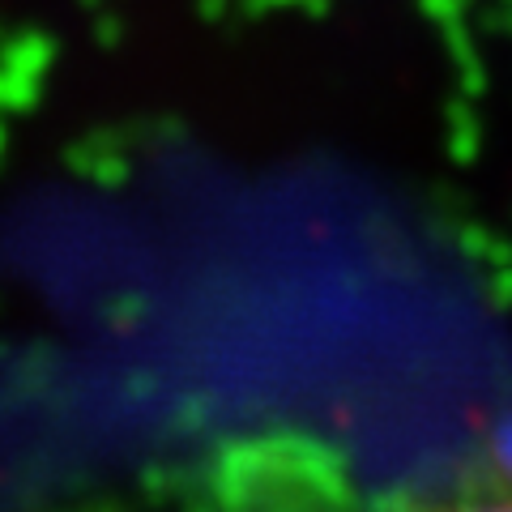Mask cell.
Returning <instances> with one entry per match:
<instances>
[{
  "instance_id": "1",
  "label": "cell",
  "mask_w": 512,
  "mask_h": 512,
  "mask_svg": "<svg viewBox=\"0 0 512 512\" xmlns=\"http://www.w3.org/2000/svg\"><path fill=\"white\" fill-rule=\"evenodd\" d=\"M410 512H512V487H483V491H457L427 500Z\"/></svg>"
}]
</instances>
